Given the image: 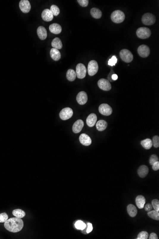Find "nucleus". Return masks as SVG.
<instances>
[{"instance_id": "f257e3e1", "label": "nucleus", "mask_w": 159, "mask_h": 239, "mask_svg": "<svg viewBox=\"0 0 159 239\" xmlns=\"http://www.w3.org/2000/svg\"><path fill=\"white\" fill-rule=\"evenodd\" d=\"M4 227L9 232L15 233L22 230L23 227V222L21 218H12L4 222Z\"/></svg>"}, {"instance_id": "f03ea898", "label": "nucleus", "mask_w": 159, "mask_h": 239, "mask_svg": "<svg viewBox=\"0 0 159 239\" xmlns=\"http://www.w3.org/2000/svg\"><path fill=\"white\" fill-rule=\"evenodd\" d=\"M111 19L114 23L120 24L124 21L125 18V13L121 10H115L111 13Z\"/></svg>"}, {"instance_id": "7ed1b4c3", "label": "nucleus", "mask_w": 159, "mask_h": 239, "mask_svg": "<svg viewBox=\"0 0 159 239\" xmlns=\"http://www.w3.org/2000/svg\"><path fill=\"white\" fill-rule=\"evenodd\" d=\"M120 56L122 61L126 63H130L133 59L132 53L127 49H122L120 51Z\"/></svg>"}, {"instance_id": "20e7f679", "label": "nucleus", "mask_w": 159, "mask_h": 239, "mask_svg": "<svg viewBox=\"0 0 159 239\" xmlns=\"http://www.w3.org/2000/svg\"><path fill=\"white\" fill-rule=\"evenodd\" d=\"M137 36L141 39H145L148 38L149 36H151V32L149 28L146 27H140L137 29L136 31Z\"/></svg>"}, {"instance_id": "39448f33", "label": "nucleus", "mask_w": 159, "mask_h": 239, "mask_svg": "<svg viewBox=\"0 0 159 239\" xmlns=\"http://www.w3.org/2000/svg\"><path fill=\"white\" fill-rule=\"evenodd\" d=\"M141 21L144 24L146 25H151L154 24L155 22L156 18L155 16L151 13H146L142 16Z\"/></svg>"}, {"instance_id": "423d86ee", "label": "nucleus", "mask_w": 159, "mask_h": 239, "mask_svg": "<svg viewBox=\"0 0 159 239\" xmlns=\"http://www.w3.org/2000/svg\"><path fill=\"white\" fill-rule=\"evenodd\" d=\"M76 74L79 79H83L85 77L87 73V69L85 66L81 63H78L76 67Z\"/></svg>"}, {"instance_id": "0eeeda50", "label": "nucleus", "mask_w": 159, "mask_h": 239, "mask_svg": "<svg viewBox=\"0 0 159 239\" xmlns=\"http://www.w3.org/2000/svg\"><path fill=\"white\" fill-rule=\"evenodd\" d=\"M99 66L98 63L95 60H92L89 63L88 66V73L90 76H93L97 73Z\"/></svg>"}, {"instance_id": "6e6552de", "label": "nucleus", "mask_w": 159, "mask_h": 239, "mask_svg": "<svg viewBox=\"0 0 159 239\" xmlns=\"http://www.w3.org/2000/svg\"><path fill=\"white\" fill-rule=\"evenodd\" d=\"M73 109L70 108H65L62 109L60 112V117L62 120H66L72 117L73 115Z\"/></svg>"}, {"instance_id": "1a4fd4ad", "label": "nucleus", "mask_w": 159, "mask_h": 239, "mask_svg": "<svg viewBox=\"0 0 159 239\" xmlns=\"http://www.w3.org/2000/svg\"><path fill=\"white\" fill-rule=\"evenodd\" d=\"M99 111L103 116H109L113 112V109L108 104H102L99 106Z\"/></svg>"}, {"instance_id": "9d476101", "label": "nucleus", "mask_w": 159, "mask_h": 239, "mask_svg": "<svg viewBox=\"0 0 159 239\" xmlns=\"http://www.w3.org/2000/svg\"><path fill=\"white\" fill-rule=\"evenodd\" d=\"M98 86L100 89L104 91H109L111 89V86L110 82L104 78H102L98 81Z\"/></svg>"}, {"instance_id": "9b49d317", "label": "nucleus", "mask_w": 159, "mask_h": 239, "mask_svg": "<svg viewBox=\"0 0 159 239\" xmlns=\"http://www.w3.org/2000/svg\"><path fill=\"white\" fill-rule=\"evenodd\" d=\"M137 52L139 55L144 58H147L150 54L149 47L145 44L140 46L138 48Z\"/></svg>"}, {"instance_id": "f8f14e48", "label": "nucleus", "mask_w": 159, "mask_h": 239, "mask_svg": "<svg viewBox=\"0 0 159 239\" xmlns=\"http://www.w3.org/2000/svg\"><path fill=\"white\" fill-rule=\"evenodd\" d=\"M19 7L23 13H28L31 9V4L28 0H22L19 3Z\"/></svg>"}, {"instance_id": "ddd939ff", "label": "nucleus", "mask_w": 159, "mask_h": 239, "mask_svg": "<svg viewBox=\"0 0 159 239\" xmlns=\"http://www.w3.org/2000/svg\"><path fill=\"white\" fill-rule=\"evenodd\" d=\"M76 100L78 104L83 105L87 103L88 101L87 94L84 91L79 92L76 97Z\"/></svg>"}, {"instance_id": "4468645a", "label": "nucleus", "mask_w": 159, "mask_h": 239, "mask_svg": "<svg viewBox=\"0 0 159 239\" xmlns=\"http://www.w3.org/2000/svg\"><path fill=\"white\" fill-rule=\"evenodd\" d=\"M79 140L81 144L84 146H90L92 144V139L86 134H81L79 136Z\"/></svg>"}, {"instance_id": "2eb2a0df", "label": "nucleus", "mask_w": 159, "mask_h": 239, "mask_svg": "<svg viewBox=\"0 0 159 239\" xmlns=\"http://www.w3.org/2000/svg\"><path fill=\"white\" fill-rule=\"evenodd\" d=\"M84 121L81 119L77 120L73 126V131L74 133H79L81 131L84 126Z\"/></svg>"}, {"instance_id": "dca6fc26", "label": "nucleus", "mask_w": 159, "mask_h": 239, "mask_svg": "<svg viewBox=\"0 0 159 239\" xmlns=\"http://www.w3.org/2000/svg\"><path fill=\"white\" fill-rule=\"evenodd\" d=\"M42 19L46 22H50L53 19V15L50 9H46L42 12Z\"/></svg>"}, {"instance_id": "f3484780", "label": "nucleus", "mask_w": 159, "mask_h": 239, "mask_svg": "<svg viewBox=\"0 0 159 239\" xmlns=\"http://www.w3.org/2000/svg\"><path fill=\"white\" fill-rule=\"evenodd\" d=\"M97 117L95 114H91L86 119V123L89 127H93L97 121Z\"/></svg>"}, {"instance_id": "a211bd4d", "label": "nucleus", "mask_w": 159, "mask_h": 239, "mask_svg": "<svg viewBox=\"0 0 159 239\" xmlns=\"http://www.w3.org/2000/svg\"><path fill=\"white\" fill-rule=\"evenodd\" d=\"M138 174L141 178H144L149 173V168L146 165H141L138 170Z\"/></svg>"}, {"instance_id": "6ab92c4d", "label": "nucleus", "mask_w": 159, "mask_h": 239, "mask_svg": "<svg viewBox=\"0 0 159 239\" xmlns=\"http://www.w3.org/2000/svg\"><path fill=\"white\" fill-rule=\"evenodd\" d=\"M49 30L51 33L57 35L61 32L62 28L60 24H53L50 25Z\"/></svg>"}, {"instance_id": "aec40b11", "label": "nucleus", "mask_w": 159, "mask_h": 239, "mask_svg": "<svg viewBox=\"0 0 159 239\" xmlns=\"http://www.w3.org/2000/svg\"><path fill=\"white\" fill-rule=\"evenodd\" d=\"M145 202H146L145 198L142 195H139V196H137V197L136 198V200H135L136 204L138 208L140 209H141L144 208Z\"/></svg>"}, {"instance_id": "412c9836", "label": "nucleus", "mask_w": 159, "mask_h": 239, "mask_svg": "<svg viewBox=\"0 0 159 239\" xmlns=\"http://www.w3.org/2000/svg\"><path fill=\"white\" fill-rule=\"evenodd\" d=\"M37 35L39 38L42 40L45 39L47 36V32L45 28L43 27L40 26L37 28Z\"/></svg>"}, {"instance_id": "4be33fe9", "label": "nucleus", "mask_w": 159, "mask_h": 239, "mask_svg": "<svg viewBox=\"0 0 159 239\" xmlns=\"http://www.w3.org/2000/svg\"><path fill=\"white\" fill-rule=\"evenodd\" d=\"M50 55L51 58L55 61H58L61 58L60 52L56 48H51L50 51Z\"/></svg>"}, {"instance_id": "5701e85b", "label": "nucleus", "mask_w": 159, "mask_h": 239, "mask_svg": "<svg viewBox=\"0 0 159 239\" xmlns=\"http://www.w3.org/2000/svg\"><path fill=\"white\" fill-rule=\"evenodd\" d=\"M127 212L131 217H134L137 214V209L134 205H128L127 208Z\"/></svg>"}, {"instance_id": "b1692460", "label": "nucleus", "mask_w": 159, "mask_h": 239, "mask_svg": "<svg viewBox=\"0 0 159 239\" xmlns=\"http://www.w3.org/2000/svg\"><path fill=\"white\" fill-rule=\"evenodd\" d=\"M96 127L97 130L99 131H104L107 127V123L103 120H100L96 124Z\"/></svg>"}, {"instance_id": "393cba45", "label": "nucleus", "mask_w": 159, "mask_h": 239, "mask_svg": "<svg viewBox=\"0 0 159 239\" xmlns=\"http://www.w3.org/2000/svg\"><path fill=\"white\" fill-rule=\"evenodd\" d=\"M51 46L53 48H56L58 50L62 49V42L60 38L56 37L51 42Z\"/></svg>"}, {"instance_id": "a878e982", "label": "nucleus", "mask_w": 159, "mask_h": 239, "mask_svg": "<svg viewBox=\"0 0 159 239\" xmlns=\"http://www.w3.org/2000/svg\"><path fill=\"white\" fill-rule=\"evenodd\" d=\"M90 13L92 17L95 19H99L102 17V11L96 8H93L90 11Z\"/></svg>"}, {"instance_id": "bb28decb", "label": "nucleus", "mask_w": 159, "mask_h": 239, "mask_svg": "<svg viewBox=\"0 0 159 239\" xmlns=\"http://www.w3.org/2000/svg\"><path fill=\"white\" fill-rule=\"evenodd\" d=\"M141 146L146 150H149L152 146V142L151 139H147L141 142Z\"/></svg>"}, {"instance_id": "cd10ccee", "label": "nucleus", "mask_w": 159, "mask_h": 239, "mask_svg": "<svg viewBox=\"0 0 159 239\" xmlns=\"http://www.w3.org/2000/svg\"><path fill=\"white\" fill-rule=\"evenodd\" d=\"M66 77H67V79L70 81H73L76 77L75 71L73 70V69H69L67 71Z\"/></svg>"}, {"instance_id": "c85d7f7f", "label": "nucleus", "mask_w": 159, "mask_h": 239, "mask_svg": "<svg viewBox=\"0 0 159 239\" xmlns=\"http://www.w3.org/2000/svg\"><path fill=\"white\" fill-rule=\"evenodd\" d=\"M12 214L15 217L18 218H23L25 216V212L22 209H15L13 210Z\"/></svg>"}, {"instance_id": "c756f323", "label": "nucleus", "mask_w": 159, "mask_h": 239, "mask_svg": "<svg viewBox=\"0 0 159 239\" xmlns=\"http://www.w3.org/2000/svg\"><path fill=\"white\" fill-rule=\"evenodd\" d=\"M148 216L151 218L152 219L156 221L159 220V213L158 212H157L156 210H151L147 213Z\"/></svg>"}, {"instance_id": "7c9ffc66", "label": "nucleus", "mask_w": 159, "mask_h": 239, "mask_svg": "<svg viewBox=\"0 0 159 239\" xmlns=\"http://www.w3.org/2000/svg\"><path fill=\"white\" fill-rule=\"evenodd\" d=\"M75 227L77 229L84 230L86 227V225L83 221L79 220L75 224Z\"/></svg>"}, {"instance_id": "2f4dec72", "label": "nucleus", "mask_w": 159, "mask_h": 239, "mask_svg": "<svg viewBox=\"0 0 159 239\" xmlns=\"http://www.w3.org/2000/svg\"><path fill=\"white\" fill-rule=\"evenodd\" d=\"M50 10L51 11V12L52 13L53 16H55L58 15L60 13V9L56 5H51Z\"/></svg>"}, {"instance_id": "473e14b6", "label": "nucleus", "mask_w": 159, "mask_h": 239, "mask_svg": "<svg viewBox=\"0 0 159 239\" xmlns=\"http://www.w3.org/2000/svg\"><path fill=\"white\" fill-rule=\"evenodd\" d=\"M149 237V234L147 232L142 231L138 235L137 239H147Z\"/></svg>"}, {"instance_id": "72a5a7b5", "label": "nucleus", "mask_w": 159, "mask_h": 239, "mask_svg": "<svg viewBox=\"0 0 159 239\" xmlns=\"http://www.w3.org/2000/svg\"><path fill=\"white\" fill-rule=\"evenodd\" d=\"M152 206L154 208V210L157 212H159V201L157 199H154L152 200Z\"/></svg>"}, {"instance_id": "f704fd0d", "label": "nucleus", "mask_w": 159, "mask_h": 239, "mask_svg": "<svg viewBox=\"0 0 159 239\" xmlns=\"http://www.w3.org/2000/svg\"><path fill=\"white\" fill-rule=\"evenodd\" d=\"M152 145L154 148H158L159 147V137L158 136H155L152 139Z\"/></svg>"}, {"instance_id": "c9c22d12", "label": "nucleus", "mask_w": 159, "mask_h": 239, "mask_svg": "<svg viewBox=\"0 0 159 239\" xmlns=\"http://www.w3.org/2000/svg\"><path fill=\"white\" fill-rule=\"evenodd\" d=\"M159 162V158L155 154L152 155L149 159V163L151 165H153L156 162Z\"/></svg>"}, {"instance_id": "e433bc0d", "label": "nucleus", "mask_w": 159, "mask_h": 239, "mask_svg": "<svg viewBox=\"0 0 159 239\" xmlns=\"http://www.w3.org/2000/svg\"><path fill=\"white\" fill-rule=\"evenodd\" d=\"M8 219V216L6 213L0 214V223H4Z\"/></svg>"}, {"instance_id": "4c0bfd02", "label": "nucleus", "mask_w": 159, "mask_h": 239, "mask_svg": "<svg viewBox=\"0 0 159 239\" xmlns=\"http://www.w3.org/2000/svg\"><path fill=\"white\" fill-rule=\"evenodd\" d=\"M117 62V58H116V56L114 55L108 61V65L110 66H115Z\"/></svg>"}, {"instance_id": "58836bf2", "label": "nucleus", "mask_w": 159, "mask_h": 239, "mask_svg": "<svg viewBox=\"0 0 159 239\" xmlns=\"http://www.w3.org/2000/svg\"><path fill=\"white\" fill-rule=\"evenodd\" d=\"M79 4L82 7H87L88 5V0H78L77 1Z\"/></svg>"}, {"instance_id": "ea45409f", "label": "nucleus", "mask_w": 159, "mask_h": 239, "mask_svg": "<svg viewBox=\"0 0 159 239\" xmlns=\"http://www.w3.org/2000/svg\"><path fill=\"white\" fill-rule=\"evenodd\" d=\"M144 208L145 210H146V212H149L152 210V206L151 204L148 203L147 204L144 205Z\"/></svg>"}, {"instance_id": "a19ab883", "label": "nucleus", "mask_w": 159, "mask_h": 239, "mask_svg": "<svg viewBox=\"0 0 159 239\" xmlns=\"http://www.w3.org/2000/svg\"><path fill=\"white\" fill-rule=\"evenodd\" d=\"M152 166V170H154V171L158 170L159 169V162H156Z\"/></svg>"}, {"instance_id": "79ce46f5", "label": "nucleus", "mask_w": 159, "mask_h": 239, "mask_svg": "<svg viewBox=\"0 0 159 239\" xmlns=\"http://www.w3.org/2000/svg\"><path fill=\"white\" fill-rule=\"evenodd\" d=\"M87 225L88 227L87 229V231H86V232L87 233H89L92 231L93 227H92V224H91V223H88Z\"/></svg>"}, {"instance_id": "37998d69", "label": "nucleus", "mask_w": 159, "mask_h": 239, "mask_svg": "<svg viewBox=\"0 0 159 239\" xmlns=\"http://www.w3.org/2000/svg\"><path fill=\"white\" fill-rule=\"evenodd\" d=\"M149 239H158V236L155 233H152L149 236Z\"/></svg>"}, {"instance_id": "c03bdc74", "label": "nucleus", "mask_w": 159, "mask_h": 239, "mask_svg": "<svg viewBox=\"0 0 159 239\" xmlns=\"http://www.w3.org/2000/svg\"><path fill=\"white\" fill-rule=\"evenodd\" d=\"M111 78L113 80H116L118 79V75L116 74H114L111 77Z\"/></svg>"}]
</instances>
